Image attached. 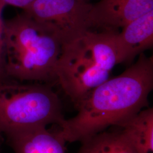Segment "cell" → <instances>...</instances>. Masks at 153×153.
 <instances>
[{
	"mask_svg": "<svg viewBox=\"0 0 153 153\" xmlns=\"http://www.w3.org/2000/svg\"><path fill=\"white\" fill-rule=\"evenodd\" d=\"M153 88V58L142 53L119 76L95 88L76 106L77 114L65 119L57 131L65 142H81L120 126L149 106Z\"/></svg>",
	"mask_w": 153,
	"mask_h": 153,
	"instance_id": "cell-1",
	"label": "cell"
},
{
	"mask_svg": "<svg viewBox=\"0 0 153 153\" xmlns=\"http://www.w3.org/2000/svg\"><path fill=\"white\" fill-rule=\"evenodd\" d=\"M117 32L91 29L62 44L55 69L56 79L76 107L109 79L117 64Z\"/></svg>",
	"mask_w": 153,
	"mask_h": 153,
	"instance_id": "cell-2",
	"label": "cell"
},
{
	"mask_svg": "<svg viewBox=\"0 0 153 153\" xmlns=\"http://www.w3.org/2000/svg\"><path fill=\"white\" fill-rule=\"evenodd\" d=\"M61 42L54 30L24 11L4 21L6 76L21 82L56 81Z\"/></svg>",
	"mask_w": 153,
	"mask_h": 153,
	"instance_id": "cell-3",
	"label": "cell"
},
{
	"mask_svg": "<svg viewBox=\"0 0 153 153\" xmlns=\"http://www.w3.org/2000/svg\"><path fill=\"white\" fill-rule=\"evenodd\" d=\"M65 119L60 99L49 86L0 83V134L52 124L60 126Z\"/></svg>",
	"mask_w": 153,
	"mask_h": 153,
	"instance_id": "cell-4",
	"label": "cell"
},
{
	"mask_svg": "<svg viewBox=\"0 0 153 153\" xmlns=\"http://www.w3.org/2000/svg\"><path fill=\"white\" fill-rule=\"evenodd\" d=\"M93 4L81 0H35L23 11L52 28L64 44L93 29Z\"/></svg>",
	"mask_w": 153,
	"mask_h": 153,
	"instance_id": "cell-5",
	"label": "cell"
},
{
	"mask_svg": "<svg viewBox=\"0 0 153 153\" xmlns=\"http://www.w3.org/2000/svg\"><path fill=\"white\" fill-rule=\"evenodd\" d=\"M153 10V0H100L93 4L92 28L118 31L139 16Z\"/></svg>",
	"mask_w": 153,
	"mask_h": 153,
	"instance_id": "cell-6",
	"label": "cell"
},
{
	"mask_svg": "<svg viewBox=\"0 0 153 153\" xmlns=\"http://www.w3.org/2000/svg\"><path fill=\"white\" fill-rule=\"evenodd\" d=\"M115 35L118 64L130 63L153 45V10L138 17Z\"/></svg>",
	"mask_w": 153,
	"mask_h": 153,
	"instance_id": "cell-7",
	"label": "cell"
},
{
	"mask_svg": "<svg viewBox=\"0 0 153 153\" xmlns=\"http://www.w3.org/2000/svg\"><path fill=\"white\" fill-rule=\"evenodd\" d=\"M15 153H66V142L57 131L36 126L4 134Z\"/></svg>",
	"mask_w": 153,
	"mask_h": 153,
	"instance_id": "cell-8",
	"label": "cell"
},
{
	"mask_svg": "<svg viewBox=\"0 0 153 153\" xmlns=\"http://www.w3.org/2000/svg\"><path fill=\"white\" fill-rule=\"evenodd\" d=\"M104 131L81 142L76 153H136L131 137L120 126Z\"/></svg>",
	"mask_w": 153,
	"mask_h": 153,
	"instance_id": "cell-9",
	"label": "cell"
},
{
	"mask_svg": "<svg viewBox=\"0 0 153 153\" xmlns=\"http://www.w3.org/2000/svg\"><path fill=\"white\" fill-rule=\"evenodd\" d=\"M131 137L136 153H153V108L140 111L120 126Z\"/></svg>",
	"mask_w": 153,
	"mask_h": 153,
	"instance_id": "cell-10",
	"label": "cell"
},
{
	"mask_svg": "<svg viewBox=\"0 0 153 153\" xmlns=\"http://www.w3.org/2000/svg\"><path fill=\"white\" fill-rule=\"evenodd\" d=\"M6 5L0 1V83L6 80L7 76L4 65V21L2 19V11Z\"/></svg>",
	"mask_w": 153,
	"mask_h": 153,
	"instance_id": "cell-11",
	"label": "cell"
},
{
	"mask_svg": "<svg viewBox=\"0 0 153 153\" xmlns=\"http://www.w3.org/2000/svg\"><path fill=\"white\" fill-rule=\"evenodd\" d=\"M6 5H10L16 7L21 8L23 10L31 5L35 0H0Z\"/></svg>",
	"mask_w": 153,
	"mask_h": 153,
	"instance_id": "cell-12",
	"label": "cell"
},
{
	"mask_svg": "<svg viewBox=\"0 0 153 153\" xmlns=\"http://www.w3.org/2000/svg\"><path fill=\"white\" fill-rule=\"evenodd\" d=\"M81 1H85V2H90V1L91 0H81Z\"/></svg>",
	"mask_w": 153,
	"mask_h": 153,
	"instance_id": "cell-13",
	"label": "cell"
},
{
	"mask_svg": "<svg viewBox=\"0 0 153 153\" xmlns=\"http://www.w3.org/2000/svg\"><path fill=\"white\" fill-rule=\"evenodd\" d=\"M0 153H1V152H0Z\"/></svg>",
	"mask_w": 153,
	"mask_h": 153,
	"instance_id": "cell-14",
	"label": "cell"
}]
</instances>
